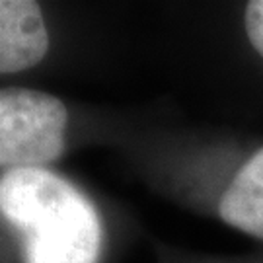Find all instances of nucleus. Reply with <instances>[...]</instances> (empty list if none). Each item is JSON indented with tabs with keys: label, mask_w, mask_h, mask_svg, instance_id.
Listing matches in <instances>:
<instances>
[{
	"label": "nucleus",
	"mask_w": 263,
	"mask_h": 263,
	"mask_svg": "<svg viewBox=\"0 0 263 263\" xmlns=\"http://www.w3.org/2000/svg\"><path fill=\"white\" fill-rule=\"evenodd\" d=\"M68 111L51 94L29 88L0 90V166L43 168L65 151Z\"/></svg>",
	"instance_id": "f03ea898"
},
{
	"label": "nucleus",
	"mask_w": 263,
	"mask_h": 263,
	"mask_svg": "<svg viewBox=\"0 0 263 263\" xmlns=\"http://www.w3.org/2000/svg\"><path fill=\"white\" fill-rule=\"evenodd\" d=\"M244 26L250 43L263 57V0H252L246 4Z\"/></svg>",
	"instance_id": "39448f33"
},
{
	"label": "nucleus",
	"mask_w": 263,
	"mask_h": 263,
	"mask_svg": "<svg viewBox=\"0 0 263 263\" xmlns=\"http://www.w3.org/2000/svg\"><path fill=\"white\" fill-rule=\"evenodd\" d=\"M2 218L20 234L24 263H98L102 222L84 193L47 168L4 172Z\"/></svg>",
	"instance_id": "f257e3e1"
},
{
	"label": "nucleus",
	"mask_w": 263,
	"mask_h": 263,
	"mask_svg": "<svg viewBox=\"0 0 263 263\" xmlns=\"http://www.w3.org/2000/svg\"><path fill=\"white\" fill-rule=\"evenodd\" d=\"M49 51V33L33 0L0 2V72L12 74L39 65Z\"/></svg>",
	"instance_id": "7ed1b4c3"
},
{
	"label": "nucleus",
	"mask_w": 263,
	"mask_h": 263,
	"mask_svg": "<svg viewBox=\"0 0 263 263\" xmlns=\"http://www.w3.org/2000/svg\"><path fill=\"white\" fill-rule=\"evenodd\" d=\"M218 215L236 230L263 240V146L226 187L218 203Z\"/></svg>",
	"instance_id": "20e7f679"
}]
</instances>
